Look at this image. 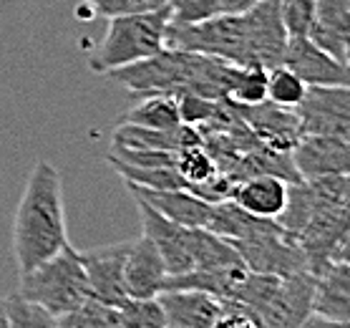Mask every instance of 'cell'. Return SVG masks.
<instances>
[{
    "mask_svg": "<svg viewBox=\"0 0 350 328\" xmlns=\"http://www.w3.org/2000/svg\"><path fill=\"white\" fill-rule=\"evenodd\" d=\"M295 114L303 136H338L350 142V86H310Z\"/></svg>",
    "mask_w": 350,
    "mask_h": 328,
    "instance_id": "obj_8",
    "label": "cell"
},
{
    "mask_svg": "<svg viewBox=\"0 0 350 328\" xmlns=\"http://www.w3.org/2000/svg\"><path fill=\"white\" fill-rule=\"evenodd\" d=\"M227 99L239 106L267 101V68H262V66H232L230 81H227Z\"/></svg>",
    "mask_w": 350,
    "mask_h": 328,
    "instance_id": "obj_24",
    "label": "cell"
},
{
    "mask_svg": "<svg viewBox=\"0 0 350 328\" xmlns=\"http://www.w3.org/2000/svg\"><path fill=\"white\" fill-rule=\"evenodd\" d=\"M312 313L325 318H350V263L333 260L315 275Z\"/></svg>",
    "mask_w": 350,
    "mask_h": 328,
    "instance_id": "obj_21",
    "label": "cell"
},
{
    "mask_svg": "<svg viewBox=\"0 0 350 328\" xmlns=\"http://www.w3.org/2000/svg\"><path fill=\"white\" fill-rule=\"evenodd\" d=\"M172 21V8H161L142 16L109 18L101 43L88 56V68L109 76L124 66L139 64L144 58L157 56L167 49V28Z\"/></svg>",
    "mask_w": 350,
    "mask_h": 328,
    "instance_id": "obj_4",
    "label": "cell"
},
{
    "mask_svg": "<svg viewBox=\"0 0 350 328\" xmlns=\"http://www.w3.org/2000/svg\"><path fill=\"white\" fill-rule=\"evenodd\" d=\"M139 217H142V235H146L154 242V248L159 250L161 263L167 268V275H179L194 268V257H191L189 245V227L172 223L167 217L157 212L152 205L134 197Z\"/></svg>",
    "mask_w": 350,
    "mask_h": 328,
    "instance_id": "obj_13",
    "label": "cell"
},
{
    "mask_svg": "<svg viewBox=\"0 0 350 328\" xmlns=\"http://www.w3.org/2000/svg\"><path fill=\"white\" fill-rule=\"evenodd\" d=\"M167 46L217 58L232 66H252L247 49V25L242 13H219L199 23H172Z\"/></svg>",
    "mask_w": 350,
    "mask_h": 328,
    "instance_id": "obj_6",
    "label": "cell"
},
{
    "mask_svg": "<svg viewBox=\"0 0 350 328\" xmlns=\"http://www.w3.org/2000/svg\"><path fill=\"white\" fill-rule=\"evenodd\" d=\"M96 16L116 18V16H142V13H154L172 5V0H94L88 3Z\"/></svg>",
    "mask_w": 350,
    "mask_h": 328,
    "instance_id": "obj_30",
    "label": "cell"
},
{
    "mask_svg": "<svg viewBox=\"0 0 350 328\" xmlns=\"http://www.w3.org/2000/svg\"><path fill=\"white\" fill-rule=\"evenodd\" d=\"M224 316L219 320H217L212 328H260V323H257L252 316L247 311H242V308H237V305H230L224 303Z\"/></svg>",
    "mask_w": 350,
    "mask_h": 328,
    "instance_id": "obj_33",
    "label": "cell"
},
{
    "mask_svg": "<svg viewBox=\"0 0 350 328\" xmlns=\"http://www.w3.org/2000/svg\"><path fill=\"white\" fill-rule=\"evenodd\" d=\"M161 311L169 328H212L224 316V301L202 290H161Z\"/></svg>",
    "mask_w": 350,
    "mask_h": 328,
    "instance_id": "obj_16",
    "label": "cell"
},
{
    "mask_svg": "<svg viewBox=\"0 0 350 328\" xmlns=\"http://www.w3.org/2000/svg\"><path fill=\"white\" fill-rule=\"evenodd\" d=\"M129 192L152 205L157 212L172 220V223L182 225V227H207L209 215H212V202H204L189 190H144L126 184Z\"/></svg>",
    "mask_w": 350,
    "mask_h": 328,
    "instance_id": "obj_18",
    "label": "cell"
},
{
    "mask_svg": "<svg viewBox=\"0 0 350 328\" xmlns=\"http://www.w3.org/2000/svg\"><path fill=\"white\" fill-rule=\"evenodd\" d=\"M224 0H172V23H199L222 13Z\"/></svg>",
    "mask_w": 350,
    "mask_h": 328,
    "instance_id": "obj_32",
    "label": "cell"
},
{
    "mask_svg": "<svg viewBox=\"0 0 350 328\" xmlns=\"http://www.w3.org/2000/svg\"><path fill=\"white\" fill-rule=\"evenodd\" d=\"M308 38L338 61H345L350 46V0H315Z\"/></svg>",
    "mask_w": 350,
    "mask_h": 328,
    "instance_id": "obj_19",
    "label": "cell"
},
{
    "mask_svg": "<svg viewBox=\"0 0 350 328\" xmlns=\"http://www.w3.org/2000/svg\"><path fill=\"white\" fill-rule=\"evenodd\" d=\"M237 106L239 119L245 121V127L255 134L260 144L270 147L275 152L293 154L297 142L303 139V127L295 109H285L272 101H260L252 106Z\"/></svg>",
    "mask_w": 350,
    "mask_h": 328,
    "instance_id": "obj_11",
    "label": "cell"
},
{
    "mask_svg": "<svg viewBox=\"0 0 350 328\" xmlns=\"http://www.w3.org/2000/svg\"><path fill=\"white\" fill-rule=\"evenodd\" d=\"M81 3H94V0H81Z\"/></svg>",
    "mask_w": 350,
    "mask_h": 328,
    "instance_id": "obj_39",
    "label": "cell"
},
{
    "mask_svg": "<svg viewBox=\"0 0 350 328\" xmlns=\"http://www.w3.org/2000/svg\"><path fill=\"white\" fill-rule=\"evenodd\" d=\"M282 66L303 81L305 86H350V68L327 51L315 46L308 36H290L282 53Z\"/></svg>",
    "mask_w": 350,
    "mask_h": 328,
    "instance_id": "obj_9",
    "label": "cell"
},
{
    "mask_svg": "<svg viewBox=\"0 0 350 328\" xmlns=\"http://www.w3.org/2000/svg\"><path fill=\"white\" fill-rule=\"evenodd\" d=\"M176 172L187 182V190L194 187V184H202L212 179L217 175V164L212 160V154L204 149V144H194V147H184L176 152L174 162Z\"/></svg>",
    "mask_w": 350,
    "mask_h": 328,
    "instance_id": "obj_28",
    "label": "cell"
},
{
    "mask_svg": "<svg viewBox=\"0 0 350 328\" xmlns=\"http://www.w3.org/2000/svg\"><path fill=\"white\" fill-rule=\"evenodd\" d=\"M333 260H340V263H350V238L345 242H342L340 248H338V253L333 255Z\"/></svg>",
    "mask_w": 350,
    "mask_h": 328,
    "instance_id": "obj_36",
    "label": "cell"
},
{
    "mask_svg": "<svg viewBox=\"0 0 350 328\" xmlns=\"http://www.w3.org/2000/svg\"><path fill=\"white\" fill-rule=\"evenodd\" d=\"M305 91L308 86L287 66L278 64L267 68V101L285 109H297L305 99Z\"/></svg>",
    "mask_w": 350,
    "mask_h": 328,
    "instance_id": "obj_27",
    "label": "cell"
},
{
    "mask_svg": "<svg viewBox=\"0 0 350 328\" xmlns=\"http://www.w3.org/2000/svg\"><path fill=\"white\" fill-rule=\"evenodd\" d=\"M293 164L300 179L350 177V142L338 136L305 134L293 149Z\"/></svg>",
    "mask_w": 350,
    "mask_h": 328,
    "instance_id": "obj_15",
    "label": "cell"
},
{
    "mask_svg": "<svg viewBox=\"0 0 350 328\" xmlns=\"http://www.w3.org/2000/svg\"><path fill=\"white\" fill-rule=\"evenodd\" d=\"M18 296L38 303L56 318L76 311L91 298L83 257L71 242H66L53 257L43 260L28 273L18 275Z\"/></svg>",
    "mask_w": 350,
    "mask_h": 328,
    "instance_id": "obj_5",
    "label": "cell"
},
{
    "mask_svg": "<svg viewBox=\"0 0 350 328\" xmlns=\"http://www.w3.org/2000/svg\"><path fill=\"white\" fill-rule=\"evenodd\" d=\"M68 242L64 179L51 162L33 164L13 212V257L18 275L53 257Z\"/></svg>",
    "mask_w": 350,
    "mask_h": 328,
    "instance_id": "obj_2",
    "label": "cell"
},
{
    "mask_svg": "<svg viewBox=\"0 0 350 328\" xmlns=\"http://www.w3.org/2000/svg\"><path fill=\"white\" fill-rule=\"evenodd\" d=\"M345 64H348V68H350V46H348V51H345Z\"/></svg>",
    "mask_w": 350,
    "mask_h": 328,
    "instance_id": "obj_38",
    "label": "cell"
},
{
    "mask_svg": "<svg viewBox=\"0 0 350 328\" xmlns=\"http://www.w3.org/2000/svg\"><path fill=\"white\" fill-rule=\"evenodd\" d=\"M287 190H290V182L280 179V177H272V175L247 177V179H239L234 184L232 202L239 205L250 215L275 220L287 205Z\"/></svg>",
    "mask_w": 350,
    "mask_h": 328,
    "instance_id": "obj_20",
    "label": "cell"
},
{
    "mask_svg": "<svg viewBox=\"0 0 350 328\" xmlns=\"http://www.w3.org/2000/svg\"><path fill=\"white\" fill-rule=\"evenodd\" d=\"M3 328H61V320L40 308L38 303H31L18 293L5 298V320Z\"/></svg>",
    "mask_w": 350,
    "mask_h": 328,
    "instance_id": "obj_25",
    "label": "cell"
},
{
    "mask_svg": "<svg viewBox=\"0 0 350 328\" xmlns=\"http://www.w3.org/2000/svg\"><path fill=\"white\" fill-rule=\"evenodd\" d=\"M312 288L315 278L310 273L280 280L272 298L255 313L260 328H303L312 313Z\"/></svg>",
    "mask_w": 350,
    "mask_h": 328,
    "instance_id": "obj_12",
    "label": "cell"
},
{
    "mask_svg": "<svg viewBox=\"0 0 350 328\" xmlns=\"http://www.w3.org/2000/svg\"><path fill=\"white\" fill-rule=\"evenodd\" d=\"M124 328H169L157 298H126L119 305Z\"/></svg>",
    "mask_w": 350,
    "mask_h": 328,
    "instance_id": "obj_29",
    "label": "cell"
},
{
    "mask_svg": "<svg viewBox=\"0 0 350 328\" xmlns=\"http://www.w3.org/2000/svg\"><path fill=\"white\" fill-rule=\"evenodd\" d=\"M275 223L300 245L308 270L315 278L350 238V177H320L290 184L287 205Z\"/></svg>",
    "mask_w": 350,
    "mask_h": 328,
    "instance_id": "obj_1",
    "label": "cell"
},
{
    "mask_svg": "<svg viewBox=\"0 0 350 328\" xmlns=\"http://www.w3.org/2000/svg\"><path fill=\"white\" fill-rule=\"evenodd\" d=\"M303 328H350V318H325V316L310 313Z\"/></svg>",
    "mask_w": 350,
    "mask_h": 328,
    "instance_id": "obj_34",
    "label": "cell"
},
{
    "mask_svg": "<svg viewBox=\"0 0 350 328\" xmlns=\"http://www.w3.org/2000/svg\"><path fill=\"white\" fill-rule=\"evenodd\" d=\"M232 248L239 253L250 273L275 275V278H293L300 273H310L300 245L278 223H272L267 230L257 232L252 238L232 240Z\"/></svg>",
    "mask_w": 350,
    "mask_h": 328,
    "instance_id": "obj_7",
    "label": "cell"
},
{
    "mask_svg": "<svg viewBox=\"0 0 350 328\" xmlns=\"http://www.w3.org/2000/svg\"><path fill=\"white\" fill-rule=\"evenodd\" d=\"M167 268L161 263L159 250L154 242L142 235L129 240L126 263H124V288L129 298H157L164 290Z\"/></svg>",
    "mask_w": 350,
    "mask_h": 328,
    "instance_id": "obj_17",
    "label": "cell"
},
{
    "mask_svg": "<svg viewBox=\"0 0 350 328\" xmlns=\"http://www.w3.org/2000/svg\"><path fill=\"white\" fill-rule=\"evenodd\" d=\"M129 242H116V245H104L81 253L83 268H86L88 290L91 298L101 301L106 305L119 308L126 301V288H124V263H126Z\"/></svg>",
    "mask_w": 350,
    "mask_h": 328,
    "instance_id": "obj_14",
    "label": "cell"
},
{
    "mask_svg": "<svg viewBox=\"0 0 350 328\" xmlns=\"http://www.w3.org/2000/svg\"><path fill=\"white\" fill-rule=\"evenodd\" d=\"M106 162L111 164V169L124 179L126 184L134 187H144V190H187L176 167H134L126 162H119L113 157H106Z\"/></svg>",
    "mask_w": 350,
    "mask_h": 328,
    "instance_id": "obj_23",
    "label": "cell"
},
{
    "mask_svg": "<svg viewBox=\"0 0 350 328\" xmlns=\"http://www.w3.org/2000/svg\"><path fill=\"white\" fill-rule=\"evenodd\" d=\"M232 64L167 46L157 56L124 66L109 73L136 97H174L194 94L204 99H227V81Z\"/></svg>",
    "mask_w": 350,
    "mask_h": 328,
    "instance_id": "obj_3",
    "label": "cell"
},
{
    "mask_svg": "<svg viewBox=\"0 0 350 328\" xmlns=\"http://www.w3.org/2000/svg\"><path fill=\"white\" fill-rule=\"evenodd\" d=\"M3 320H5V298L0 296V328H3Z\"/></svg>",
    "mask_w": 350,
    "mask_h": 328,
    "instance_id": "obj_37",
    "label": "cell"
},
{
    "mask_svg": "<svg viewBox=\"0 0 350 328\" xmlns=\"http://www.w3.org/2000/svg\"><path fill=\"white\" fill-rule=\"evenodd\" d=\"M247 25V49H250V64L272 68L282 61L287 46V31L280 18L278 0H260L252 8L242 10Z\"/></svg>",
    "mask_w": 350,
    "mask_h": 328,
    "instance_id": "obj_10",
    "label": "cell"
},
{
    "mask_svg": "<svg viewBox=\"0 0 350 328\" xmlns=\"http://www.w3.org/2000/svg\"><path fill=\"white\" fill-rule=\"evenodd\" d=\"M61 328H124L116 305H106L96 298H88L76 311L61 316Z\"/></svg>",
    "mask_w": 350,
    "mask_h": 328,
    "instance_id": "obj_26",
    "label": "cell"
},
{
    "mask_svg": "<svg viewBox=\"0 0 350 328\" xmlns=\"http://www.w3.org/2000/svg\"><path fill=\"white\" fill-rule=\"evenodd\" d=\"M260 0H224L222 3V13H242V10L252 8Z\"/></svg>",
    "mask_w": 350,
    "mask_h": 328,
    "instance_id": "obj_35",
    "label": "cell"
},
{
    "mask_svg": "<svg viewBox=\"0 0 350 328\" xmlns=\"http://www.w3.org/2000/svg\"><path fill=\"white\" fill-rule=\"evenodd\" d=\"M287 36H308L315 16V0H278Z\"/></svg>",
    "mask_w": 350,
    "mask_h": 328,
    "instance_id": "obj_31",
    "label": "cell"
},
{
    "mask_svg": "<svg viewBox=\"0 0 350 328\" xmlns=\"http://www.w3.org/2000/svg\"><path fill=\"white\" fill-rule=\"evenodd\" d=\"M119 124H136V127L169 131V129L179 127L182 121H179V106H176L174 97L154 94V97H142L139 104L131 106V109L121 116Z\"/></svg>",
    "mask_w": 350,
    "mask_h": 328,
    "instance_id": "obj_22",
    "label": "cell"
}]
</instances>
